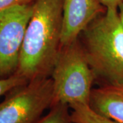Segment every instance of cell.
<instances>
[{"label": "cell", "mask_w": 123, "mask_h": 123, "mask_svg": "<svg viewBox=\"0 0 123 123\" xmlns=\"http://www.w3.org/2000/svg\"><path fill=\"white\" fill-rule=\"evenodd\" d=\"M64 0H36L15 74L27 81L49 77L61 46Z\"/></svg>", "instance_id": "1"}, {"label": "cell", "mask_w": 123, "mask_h": 123, "mask_svg": "<svg viewBox=\"0 0 123 123\" xmlns=\"http://www.w3.org/2000/svg\"><path fill=\"white\" fill-rule=\"evenodd\" d=\"M79 38L95 81L101 86L123 85V25L118 9H106Z\"/></svg>", "instance_id": "2"}, {"label": "cell", "mask_w": 123, "mask_h": 123, "mask_svg": "<svg viewBox=\"0 0 123 123\" xmlns=\"http://www.w3.org/2000/svg\"><path fill=\"white\" fill-rule=\"evenodd\" d=\"M50 77L53 81L55 104L89 105L95 77L79 38L61 44Z\"/></svg>", "instance_id": "3"}, {"label": "cell", "mask_w": 123, "mask_h": 123, "mask_svg": "<svg viewBox=\"0 0 123 123\" xmlns=\"http://www.w3.org/2000/svg\"><path fill=\"white\" fill-rule=\"evenodd\" d=\"M54 104L51 78L32 79L6 94L0 103V123H36Z\"/></svg>", "instance_id": "4"}, {"label": "cell", "mask_w": 123, "mask_h": 123, "mask_svg": "<svg viewBox=\"0 0 123 123\" xmlns=\"http://www.w3.org/2000/svg\"><path fill=\"white\" fill-rule=\"evenodd\" d=\"M33 4L0 11V79L16 73Z\"/></svg>", "instance_id": "5"}, {"label": "cell", "mask_w": 123, "mask_h": 123, "mask_svg": "<svg viewBox=\"0 0 123 123\" xmlns=\"http://www.w3.org/2000/svg\"><path fill=\"white\" fill-rule=\"evenodd\" d=\"M106 9L100 0H64L61 44L77 39L86 27Z\"/></svg>", "instance_id": "6"}, {"label": "cell", "mask_w": 123, "mask_h": 123, "mask_svg": "<svg viewBox=\"0 0 123 123\" xmlns=\"http://www.w3.org/2000/svg\"><path fill=\"white\" fill-rule=\"evenodd\" d=\"M89 106L98 114L123 123V85H103L93 88Z\"/></svg>", "instance_id": "7"}, {"label": "cell", "mask_w": 123, "mask_h": 123, "mask_svg": "<svg viewBox=\"0 0 123 123\" xmlns=\"http://www.w3.org/2000/svg\"><path fill=\"white\" fill-rule=\"evenodd\" d=\"M72 110L70 114V122L74 123H118L105 116L98 114L88 105L72 103L69 105Z\"/></svg>", "instance_id": "8"}, {"label": "cell", "mask_w": 123, "mask_h": 123, "mask_svg": "<svg viewBox=\"0 0 123 123\" xmlns=\"http://www.w3.org/2000/svg\"><path fill=\"white\" fill-rule=\"evenodd\" d=\"M69 108L67 104L57 103L50 108L47 114L40 118L36 123H69Z\"/></svg>", "instance_id": "9"}, {"label": "cell", "mask_w": 123, "mask_h": 123, "mask_svg": "<svg viewBox=\"0 0 123 123\" xmlns=\"http://www.w3.org/2000/svg\"><path fill=\"white\" fill-rule=\"evenodd\" d=\"M29 81L17 74L10 76L6 78L0 79V97L6 95L13 88L27 83Z\"/></svg>", "instance_id": "10"}, {"label": "cell", "mask_w": 123, "mask_h": 123, "mask_svg": "<svg viewBox=\"0 0 123 123\" xmlns=\"http://www.w3.org/2000/svg\"><path fill=\"white\" fill-rule=\"evenodd\" d=\"M36 0H0V11L4 9L20 5L31 4Z\"/></svg>", "instance_id": "11"}, {"label": "cell", "mask_w": 123, "mask_h": 123, "mask_svg": "<svg viewBox=\"0 0 123 123\" xmlns=\"http://www.w3.org/2000/svg\"><path fill=\"white\" fill-rule=\"evenodd\" d=\"M101 4L106 8H115L118 9V6L121 3L123 2V0H100Z\"/></svg>", "instance_id": "12"}, {"label": "cell", "mask_w": 123, "mask_h": 123, "mask_svg": "<svg viewBox=\"0 0 123 123\" xmlns=\"http://www.w3.org/2000/svg\"><path fill=\"white\" fill-rule=\"evenodd\" d=\"M118 13H119V17L120 18V21L121 23L123 25V2L121 3L120 6H118Z\"/></svg>", "instance_id": "13"}, {"label": "cell", "mask_w": 123, "mask_h": 123, "mask_svg": "<svg viewBox=\"0 0 123 123\" xmlns=\"http://www.w3.org/2000/svg\"><path fill=\"white\" fill-rule=\"evenodd\" d=\"M72 123V122H70V123Z\"/></svg>", "instance_id": "14"}]
</instances>
